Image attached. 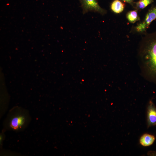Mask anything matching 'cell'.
<instances>
[{
  "label": "cell",
  "mask_w": 156,
  "mask_h": 156,
  "mask_svg": "<svg viewBox=\"0 0 156 156\" xmlns=\"http://www.w3.org/2000/svg\"><path fill=\"white\" fill-rule=\"evenodd\" d=\"M138 57L142 75L156 84V31L146 34L142 38L138 46Z\"/></svg>",
  "instance_id": "6da1fadb"
},
{
  "label": "cell",
  "mask_w": 156,
  "mask_h": 156,
  "mask_svg": "<svg viewBox=\"0 0 156 156\" xmlns=\"http://www.w3.org/2000/svg\"><path fill=\"white\" fill-rule=\"evenodd\" d=\"M27 114L22 110H12L7 120L8 127L14 130L22 129L27 125L28 120Z\"/></svg>",
  "instance_id": "7a4b0ae2"
},
{
  "label": "cell",
  "mask_w": 156,
  "mask_h": 156,
  "mask_svg": "<svg viewBox=\"0 0 156 156\" xmlns=\"http://www.w3.org/2000/svg\"><path fill=\"white\" fill-rule=\"evenodd\" d=\"M156 19V5L148 10L144 20L136 27V31L139 32L146 31L152 22Z\"/></svg>",
  "instance_id": "3957f363"
},
{
  "label": "cell",
  "mask_w": 156,
  "mask_h": 156,
  "mask_svg": "<svg viewBox=\"0 0 156 156\" xmlns=\"http://www.w3.org/2000/svg\"><path fill=\"white\" fill-rule=\"evenodd\" d=\"M82 8L83 12L85 14L89 11L97 12L102 14L106 12V10L99 5L97 0H79Z\"/></svg>",
  "instance_id": "277c9868"
},
{
  "label": "cell",
  "mask_w": 156,
  "mask_h": 156,
  "mask_svg": "<svg viewBox=\"0 0 156 156\" xmlns=\"http://www.w3.org/2000/svg\"><path fill=\"white\" fill-rule=\"evenodd\" d=\"M147 121L148 127L156 125V107L151 100L147 106Z\"/></svg>",
  "instance_id": "5b68a950"
},
{
  "label": "cell",
  "mask_w": 156,
  "mask_h": 156,
  "mask_svg": "<svg viewBox=\"0 0 156 156\" xmlns=\"http://www.w3.org/2000/svg\"><path fill=\"white\" fill-rule=\"evenodd\" d=\"M155 139V136L149 134L143 135L140 139V142L142 146H147L151 145L154 142Z\"/></svg>",
  "instance_id": "8992f818"
},
{
  "label": "cell",
  "mask_w": 156,
  "mask_h": 156,
  "mask_svg": "<svg viewBox=\"0 0 156 156\" xmlns=\"http://www.w3.org/2000/svg\"><path fill=\"white\" fill-rule=\"evenodd\" d=\"M125 4L119 0H114L111 3V9L114 12L119 13L124 10Z\"/></svg>",
  "instance_id": "52a82bcc"
},
{
  "label": "cell",
  "mask_w": 156,
  "mask_h": 156,
  "mask_svg": "<svg viewBox=\"0 0 156 156\" xmlns=\"http://www.w3.org/2000/svg\"><path fill=\"white\" fill-rule=\"evenodd\" d=\"M137 10L130 11L126 14V18L131 23H134L140 19L138 14Z\"/></svg>",
  "instance_id": "ba28073f"
},
{
  "label": "cell",
  "mask_w": 156,
  "mask_h": 156,
  "mask_svg": "<svg viewBox=\"0 0 156 156\" xmlns=\"http://www.w3.org/2000/svg\"><path fill=\"white\" fill-rule=\"evenodd\" d=\"M154 0H140L135 3V8L137 10L142 9L153 3Z\"/></svg>",
  "instance_id": "9c48e42d"
},
{
  "label": "cell",
  "mask_w": 156,
  "mask_h": 156,
  "mask_svg": "<svg viewBox=\"0 0 156 156\" xmlns=\"http://www.w3.org/2000/svg\"><path fill=\"white\" fill-rule=\"evenodd\" d=\"M125 2H126L132 5L133 3L134 0H121Z\"/></svg>",
  "instance_id": "30bf717a"
},
{
  "label": "cell",
  "mask_w": 156,
  "mask_h": 156,
  "mask_svg": "<svg viewBox=\"0 0 156 156\" xmlns=\"http://www.w3.org/2000/svg\"><path fill=\"white\" fill-rule=\"evenodd\" d=\"M148 153L150 155L156 156V152L150 151V153Z\"/></svg>",
  "instance_id": "8fae6325"
}]
</instances>
